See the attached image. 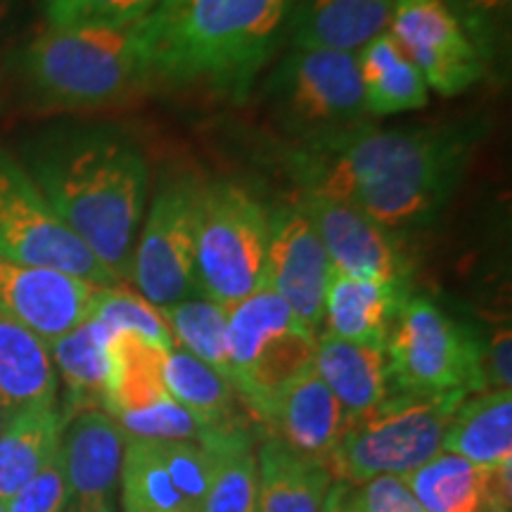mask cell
I'll return each instance as SVG.
<instances>
[{
	"label": "cell",
	"instance_id": "obj_1",
	"mask_svg": "<svg viewBox=\"0 0 512 512\" xmlns=\"http://www.w3.org/2000/svg\"><path fill=\"white\" fill-rule=\"evenodd\" d=\"M470 126L368 128L325 155H302L304 192L361 209L384 230L427 223L453 195L470 162Z\"/></svg>",
	"mask_w": 512,
	"mask_h": 512
},
{
	"label": "cell",
	"instance_id": "obj_2",
	"mask_svg": "<svg viewBox=\"0 0 512 512\" xmlns=\"http://www.w3.org/2000/svg\"><path fill=\"white\" fill-rule=\"evenodd\" d=\"M22 166L67 228L124 283L150 188L143 150L114 128H57L29 145Z\"/></svg>",
	"mask_w": 512,
	"mask_h": 512
},
{
	"label": "cell",
	"instance_id": "obj_3",
	"mask_svg": "<svg viewBox=\"0 0 512 512\" xmlns=\"http://www.w3.org/2000/svg\"><path fill=\"white\" fill-rule=\"evenodd\" d=\"M297 0H159L152 81L242 100L273 60Z\"/></svg>",
	"mask_w": 512,
	"mask_h": 512
},
{
	"label": "cell",
	"instance_id": "obj_4",
	"mask_svg": "<svg viewBox=\"0 0 512 512\" xmlns=\"http://www.w3.org/2000/svg\"><path fill=\"white\" fill-rule=\"evenodd\" d=\"M24 76L48 105L88 110L152 83L150 15L119 24L48 27L24 50Z\"/></svg>",
	"mask_w": 512,
	"mask_h": 512
},
{
	"label": "cell",
	"instance_id": "obj_5",
	"mask_svg": "<svg viewBox=\"0 0 512 512\" xmlns=\"http://www.w3.org/2000/svg\"><path fill=\"white\" fill-rule=\"evenodd\" d=\"M264 102L275 128L304 155L339 150L375 126L356 53L290 48L264 81Z\"/></svg>",
	"mask_w": 512,
	"mask_h": 512
},
{
	"label": "cell",
	"instance_id": "obj_6",
	"mask_svg": "<svg viewBox=\"0 0 512 512\" xmlns=\"http://www.w3.org/2000/svg\"><path fill=\"white\" fill-rule=\"evenodd\" d=\"M467 392H399L347 422L330 472L335 482L366 484L375 477H406L441 453L446 430Z\"/></svg>",
	"mask_w": 512,
	"mask_h": 512
},
{
	"label": "cell",
	"instance_id": "obj_7",
	"mask_svg": "<svg viewBox=\"0 0 512 512\" xmlns=\"http://www.w3.org/2000/svg\"><path fill=\"white\" fill-rule=\"evenodd\" d=\"M226 339L230 387L256 422L316 361V335L268 285L226 306Z\"/></svg>",
	"mask_w": 512,
	"mask_h": 512
},
{
	"label": "cell",
	"instance_id": "obj_8",
	"mask_svg": "<svg viewBox=\"0 0 512 512\" xmlns=\"http://www.w3.org/2000/svg\"><path fill=\"white\" fill-rule=\"evenodd\" d=\"M268 209L233 181L200 183L195 278L202 297L233 306L264 285Z\"/></svg>",
	"mask_w": 512,
	"mask_h": 512
},
{
	"label": "cell",
	"instance_id": "obj_9",
	"mask_svg": "<svg viewBox=\"0 0 512 512\" xmlns=\"http://www.w3.org/2000/svg\"><path fill=\"white\" fill-rule=\"evenodd\" d=\"M389 382L408 394L482 392V339L448 318L432 299L408 297L396 313L387 344Z\"/></svg>",
	"mask_w": 512,
	"mask_h": 512
},
{
	"label": "cell",
	"instance_id": "obj_10",
	"mask_svg": "<svg viewBox=\"0 0 512 512\" xmlns=\"http://www.w3.org/2000/svg\"><path fill=\"white\" fill-rule=\"evenodd\" d=\"M0 259L53 268L98 287L119 278L67 228L10 152L0 150Z\"/></svg>",
	"mask_w": 512,
	"mask_h": 512
},
{
	"label": "cell",
	"instance_id": "obj_11",
	"mask_svg": "<svg viewBox=\"0 0 512 512\" xmlns=\"http://www.w3.org/2000/svg\"><path fill=\"white\" fill-rule=\"evenodd\" d=\"M200 181L178 176L157 190L140 223L128 283L157 309L200 297L195 278V233Z\"/></svg>",
	"mask_w": 512,
	"mask_h": 512
},
{
	"label": "cell",
	"instance_id": "obj_12",
	"mask_svg": "<svg viewBox=\"0 0 512 512\" xmlns=\"http://www.w3.org/2000/svg\"><path fill=\"white\" fill-rule=\"evenodd\" d=\"M389 34L444 98L465 93L484 79L486 62L444 0H396Z\"/></svg>",
	"mask_w": 512,
	"mask_h": 512
},
{
	"label": "cell",
	"instance_id": "obj_13",
	"mask_svg": "<svg viewBox=\"0 0 512 512\" xmlns=\"http://www.w3.org/2000/svg\"><path fill=\"white\" fill-rule=\"evenodd\" d=\"M330 271L328 252L297 204H280L268 211L264 285L285 299L294 318L313 335L323 325Z\"/></svg>",
	"mask_w": 512,
	"mask_h": 512
},
{
	"label": "cell",
	"instance_id": "obj_14",
	"mask_svg": "<svg viewBox=\"0 0 512 512\" xmlns=\"http://www.w3.org/2000/svg\"><path fill=\"white\" fill-rule=\"evenodd\" d=\"M100 290L53 268L0 259V323L19 325L50 344L91 318Z\"/></svg>",
	"mask_w": 512,
	"mask_h": 512
},
{
	"label": "cell",
	"instance_id": "obj_15",
	"mask_svg": "<svg viewBox=\"0 0 512 512\" xmlns=\"http://www.w3.org/2000/svg\"><path fill=\"white\" fill-rule=\"evenodd\" d=\"M294 204L316 228L332 271L380 283H411V266L389 230L377 226L354 204L325 200L309 192H304Z\"/></svg>",
	"mask_w": 512,
	"mask_h": 512
},
{
	"label": "cell",
	"instance_id": "obj_16",
	"mask_svg": "<svg viewBox=\"0 0 512 512\" xmlns=\"http://www.w3.org/2000/svg\"><path fill=\"white\" fill-rule=\"evenodd\" d=\"M126 446L128 434L102 408L64 418L57 458L74 505H110Z\"/></svg>",
	"mask_w": 512,
	"mask_h": 512
},
{
	"label": "cell",
	"instance_id": "obj_17",
	"mask_svg": "<svg viewBox=\"0 0 512 512\" xmlns=\"http://www.w3.org/2000/svg\"><path fill=\"white\" fill-rule=\"evenodd\" d=\"M261 425L299 456L328 465L347 430V415L311 368L278 394Z\"/></svg>",
	"mask_w": 512,
	"mask_h": 512
},
{
	"label": "cell",
	"instance_id": "obj_18",
	"mask_svg": "<svg viewBox=\"0 0 512 512\" xmlns=\"http://www.w3.org/2000/svg\"><path fill=\"white\" fill-rule=\"evenodd\" d=\"M396 0H297L287 38L292 48L358 53L387 34Z\"/></svg>",
	"mask_w": 512,
	"mask_h": 512
},
{
	"label": "cell",
	"instance_id": "obj_19",
	"mask_svg": "<svg viewBox=\"0 0 512 512\" xmlns=\"http://www.w3.org/2000/svg\"><path fill=\"white\" fill-rule=\"evenodd\" d=\"M408 297V285L330 271L323 304L325 332L347 342L384 347L396 313Z\"/></svg>",
	"mask_w": 512,
	"mask_h": 512
},
{
	"label": "cell",
	"instance_id": "obj_20",
	"mask_svg": "<svg viewBox=\"0 0 512 512\" xmlns=\"http://www.w3.org/2000/svg\"><path fill=\"white\" fill-rule=\"evenodd\" d=\"M313 368L335 394L347 422L373 411L389 396V370L384 347L356 344L328 332L316 335Z\"/></svg>",
	"mask_w": 512,
	"mask_h": 512
},
{
	"label": "cell",
	"instance_id": "obj_21",
	"mask_svg": "<svg viewBox=\"0 0 512 512\" xmlns=\"http://www.w3.org/2000/svg\"><path fill=\"white\" fill-rule=\"evenodd\" d=\"M62 425L57 401L38 403L10 415L0 432V503H8L57 458Z\"/></svg>",
	"mask_w": 512,
	"mask_h": 512
},
{
	"label": "cell",
	"instance_id": "obj_22",
	"mask_svg": "<svg viewBox=\"0 0 512 512\" xmlns=\"http://www.w3.org/2000/svg\"><path fill=\"white\" fill-rule=\"evenodd\" d=\"M441 451L479 467L512 463V394L508 389L467 394L448 425Z\"/></svg>",
	"mask_w": 512,
	"mask_h": 512
},
{
	"label": "cell",
	"instance_id": "obj_23",
	"mask_svg": "<svg viewBox=\"0 0 512 512\" xmlns=\"http://www.w3.org/2000/svg\"><path fill=\"white\" fill-rule=\"evenodd\" d=\"M363 100L370 117H394L427 105L430 88L392 34L373 38L356 53Z\"/></svg>",
	"mask_w": 512,
	"mask_h": 512
},
{
	"label": "cell",
	"instance_id": "obj_24",
	"mask_svg": "<svg viewBox=\"0 0 512 512\" xmlns=\"http://www.w3.org/2000/svg\"><path fill=\"white\" fill-rule=\"evenodd\" d=\"M110 332L95 318H88L79 328L57 337L48 344L55 373H60L67 387V403L62 418L79 411L102 408L105 411L107 377H110Z\"/></svg>",
	"mask_w": 512,
	"mask_h": 512
},
{
	"label": "cell",
	"instance_id": "obj_25",
	"mask_svg": "<svg viewBox=\"0 0 512 512\" xmlns=\"http://www.w3.org/2000/svg\"><path fill=\"white\" fill-rule=\"evenodd\" d=\"M169 349L157 347L133 332H117L110 337V377H107L105 411L112 418L147 411L171 399L164 384V354Z\"/></svg>",
	"mask_w": 512,
	"mask_h": 512
},
{
	"label": "cell",
	"instance_id": "obj_26",
	"mask_svg": "<svg viewBox=\"0 0 512 512\" xmlns=\"http://www.w3.org/2000/svg\"><path fill=\"white\" fill-rule=\"evenodd\" d=\"M164 384L171 399L181 403L204 427V437L211 432L247 427V418L238 411L240 399L230 382L185 349L171 347L164 354Z\"/></svg>",
	"mask_w": 512,
	"mask_h": 512
},
{
	"label": "cell",
	"instance_id": "obj_27",
	"mask_svg": "<svg viewBox=\"0 0 512 512\" xmlns=\"http://www.w3.org/2000/svg\"><path fill=\"white\" fill-rule=\"evenodd\" d=\"M332 482L328 465L299 456L283 441L261 446L259 512H320Z\"/></svg>",
	"mask_w": 512,
	"mask_h": 512
},
{
	"label": "cell",
	"instance_id": "obj_28",
	"mask_svg": "<svg viewBox=\"0 0 512 512\" xmlns=\"http://www.w3.org/2000/svg\"><path fill=\"white\" fill-rule=\"evenodd\" d=\"M200 446L211 456V479L197 512H259V463L249 427L211 432Z\"/></svg>",
	"mask_w": 512,
	"mask_h": 512
},
{
	"label": "cell",
	"instance_id": "obj_29",
	"mask_svg": "<svg viewBox=\"0 0 512 512\" xmlns=\"http://www.w3.org/2000/svg\"><path fill=\"white\" fill-rule=\"evenodd\" d=\"M57 401V373L48 344L34 332L0 323V403L10 413Z\"/></svg>",
	"mask_w": 512,
	"mask_h": 512
},
{
	"label": "cell",
	"instance_id": "obj_30",
	"mask_svg": "<svg viewBox=\"0 0 512 512\" xmlns=\"http://www.w3.org/2000/svg\"><path fill=\"white\" fill-rule=\"evenodd\" d=\"M489 470L453 453H439L401 479L427 512H484Z\"/></svg>",
	"mask_w": 512,
	"mask_h": 512
},
{
	"label": "cell",
	"instance_id": "obj_31",
	"mask_svg": "<svg viewBox=\"0 0 512 512\" xmlns=\"http://www.w3.org/2000/svg\"><path fill=\"white\" fill-rule=\"evenodd\" d=\"M162 311L169 325L174 344L200 358L216 373L228 380V339H226V306L211 302L207 297H192L171 304ZM230 382V380H228Z\"/></svg>",
	"mask_w": 512,
	"mask_h": 512
},
{
	"label": "cell",
	"instance_id": "obj_32",
	"mask_svg": "<svg viewBox=\"0 0 512 512\" xmlns=\"http://www.w3.org/2000/svg\"><path fill=\"white\" fill-rule=\"evenodd\" d=\"M119 486L124 512H195L176 491L155 446L147 439L128 437Z\"/></svg>",
	"mask_w": 512,
	"mask_h": 512
},
{
	"label": "cell",
	"instance_id": "obj_33",
	"mask_svg": "<svg viewBox=\"0 0 512 512\" xmlns=\"http://www.w3.org/2000/svg\"><path fill=\"white\" fill-rule=\"evenodd\" d=\"M91 318L107 328L110 335L117 332H133V335L147 339L162 349L176 347L174 335L162 316V311L150 302H145L140 294H133L124 287H102Z\"/></svg>",
	"mask_w": 512,
	"mask_h": 512
},
{
	"label": "cell",
	"instance_id": "obj_34",
	"mask_svg": "<svg viewBox=\"0 0 512 512\" xmlns=\"http://www.w3.org/2000/svg\"><path fill=\"white\" fill-rule=\"evenodd\" d=\"M48 27L119 24L147 17L159 0H41Z\"/></svg>",
	"mask_w": 512,
	"mask_h": 512
},
{
	"label": "cell",
	"instance_id": "obj_35",
	"mask_svg": "<svg viewBox=\"0 0 512 512\" xmlns=\"http://www.w3.org/2000/svg\"><path fill=\"white\" fill-rule=\"evenodd\" d=\"M166 475L192 510H200L211 479V456L195 441H152Z\"/></svg>",
	"mask_w": 512,
	"mask_h": 512
},
{
	"label": "cell",
	"instance_id": "obj_36",
	"mask_svg": "<svg viewBox=\"0 0 512 512\" xmlns=\"http://www.w3.org/2000/svg\"><path fill=\"white\" fill-rule=\"evenodd\" d=\"M114 420L131 439L195 441V444L204 439V427L174 399H166L147 411L121 415Z\"/></svg>",
	"mask_w": 512,
	"mask_h": 512
},
{
	"label": "cell",
	"instance_id": "obj_37",
	"mask_svg": "<svg viewBox=\"0 0 512 512\" xmlns=\"http://www.w3.org/2000/svg\"><path fill=\"white\" fill-rule=\"evenodd\" d=\"M444 3L463 24L465 34L472 38L484 62H489L503 38L512 0H444Z\"/></svg>",
	"mask_w": 512,
	"mask_h": 512
},
{
	"label": "cell",
	"instance_id": "obj_38",
	"mask_svg": "<svg viewBox=\"0 0 512 512\" xmlns=\"http://www.w3.org/2000/svg\"><path fill=\"white\" fill-rule=\"evenodd\" d=\"M72 503L60 458L43 467L27 486L5 503L8 512H67Z\"/></svg>",
	"mask_w": 512,
	"mask_h": 512
},
{
	"label": "cell",
	"instance_id": "obj_39",
	"mask_svg": "<svg viewBox=\"0 0 512 512\" xmlns=\"http://www.w3.org/2000/svg\"><path fill=\"white\" fill-rule=\"evenodd\" d=\"M358 512H427L401 477H375L356 489Z\"/></svg>",
	"mask_w": 512,
	"mask_h": 512
},
{
	"label": "cell",
	"instance_id": "obj_40",
	"mask_svg": "<svg viewBox=\"0 0 512 512\" xmlns=\"http://www.w3.org/2000/svg\"><path fill=\"white\" fill-rule=\"evenodd\" d=\"M479 382L482 392L508 389L512 384V335L510 328L494 332L489 342L482 339V354H479Z\"/></svg>",
	"mask_w": 512,
	"mask_h": 512
},
{
	"label": "cell",
	"instance_id": "obj_41",
	"mask_svg": "<svg viewBox=\"0 0 512 512\" xmlns=\"http://www.w3.org/2000/svg\"><path fill=\"white\" fill-rule=\"evenodd\" d=\"M320 512H358L354 486L347 482H332Z\"/></svg>",
	"mask_w": 512,
	"mask_h": 512
},
{
	"label": "cell",
	"instance_id": "obj_42",
	"mask_svg": "<svg viewBox=\"0 0 512 512\" xmlns=\"http://www.w3.org/2000/svg\"><path fill=\"white\" fill-rule=\"evenodd\" d=\"M67 512H114L110 505H72Z\"/></svg>",
	"mask_w": 512,
	"mask_h": 512
},
{
	"label": "cell",
	"instance_id": "obj_43",
	"mask_svg": "<svg viewBox=\"0 0 512 512\" xmlns=\"http://www.w3.org/2000/svg\"><path fill=\"white\" fill-rule=\"evenodd\" d=\"M10 411H8V408H5L3 406V403H0V432H3V427L5 425H8V420H10Z\"/></svg>",
	"mask_w": 512,
	"mask_h": 512
},
{
	"label": "cell",
	"instance_id": "obj_44",
	"mask_svg": "<svg viewBox=\"0 0 512 512\" xmlns=\"http://www.w3.org/2000/svg\"><path fill=\"white\" fill-rule=\"evenodd\" d=\"M3 10H5V0H0V15H3Z\"/></svg>",
	"mask_w": 512,
	"mask_h": 512
},
{
	"label": "cell",
	"instance_id": "obj_45",
	"mask_svg": "<svg viewBox=\"0 0 512 512\" xmlns=\"http://www.w3.org/2000/svg\"><path fill=\"white\" fill-rule=\"evenodd\" d=\"M0 512H8V508H5V503H0Z\"/></svg>",
	"mask_w": 512,
	"mask_h": 512
}]
</instances>
